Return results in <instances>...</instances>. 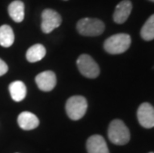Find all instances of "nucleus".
Returning a JSON list of instances; mask_svg holds the SVG:
<instances>
[{"label":"nucleus","mask_w":154,"mask_h":153,"mask_svg":"<svg viewBox=\"0 0 154 153\" xmlns=\"http://www.w3.org/2000/svg\"><path fill=\"white\" fill-rule=\"evenodd\" d=\"M131 44V38L128 34H116L107 38L103 44V48L109 54H122L128 50Z\"/></svg>","instance_id":"f257e3e1"},{"label":"nucleus","mask_w":154,"mask_h":153,"mask_svg":"<svg viewBox=\"0 0 154 153\" xmlns=\"http://www.w3.org/2000/svg\"><path fill=\"white\" fill-rule=\"evenodd\" d=\"M109 140L116 145H124L130 140V132L120 119H114L109 123L107 130Z\"/></svg>","instance_id":"f03ea898"},{"label":"nucleus","mask_w":154,"mask_h":153,"mask_svg":"<svg viewBox=\"0 0 154 153\" xmlns=\"http://www.w3.org/2000/svg\"><path fill=\"white\" fill-rule=\"evenodd\" d=\"M104 23L100 19L83 18L77 23V30L81 35L88 37L100 36L104 31Z\"/></svg>","instance_id":"7ed1b4c3"},{"label":"nucleus","mask_w":154,"mask_h":153,"mask_svg":"<svg viewBox=\"0 0 154 153\" xmlns=\"http://www.w3.org/2000/svg\"><path fill=\"white\" fill-rule=\"evenodd\" d=\"M88 102L84 96H71L66 103V112L72 120H79L86 115Z\"/></svg>","instance_id":"20e7f679"},{"label":"nucleus","mask_w":154,"mask_h":153,"mask_svg":"<svg viewBox=\"0 0 154 153\" xmlns=\"http://www.w3.org/2000/svg\"><path fill=\"white\" fill-rule=\"evenodd\" d=\"M77 66L81 74L88 79H94L100 75V67L90 55L83 54L78 58Z\"/></svg>","instance_id":"39448f33"},{"label":"nucleus","mask_w":154,"mask_h":153,"mask_svg":"<svg viewBox=\"0 0 154 153\" xmlns=\"http://www.w3.org/2000/svg\"><path fill=\"white\" fill-rule=\"evenodd\" d=\"M62 23V17L57 11L52 9H45L42 12L41 29L46 34L51 33L54 29L58 28Z\"/></svg>","instance_id":"423d86ee"},{"label":"nucleus","mask_w":154,"mask_h":153,"mask_svg":"<svg viewBox=\"0 0 154 153\" xmlns=\"http://www.w3.org/2000/svg\"><path fill=\"white\" fill-rule=\"evenodd\" d=\"M137 118L144 128L154 127V107L148 103H143L137 109Z\"/></svg>","instance_id":"0eeeda50"},{"label":"nucleus","mask_w":154,"mask_h":153,"mask_svg":"<svg viewBox=\"0 0 154 153\" xmlns=\"http://www.w3.org/2000/svg\"><path fill=\"white\" fill-rule=\"evenodd\" d=\"M35 81L38 87L43 92H50L56 87V84H57V78H56L55 73L52 71L42 72L36 76Z\"/></svg>","instance_id":"6e6552de"},{"label":"nucleus","mask_w":154,"mask_h":153,"mask_svg":"<svg viewBox=\"0 0 154 153\" xmlns=\"http://www.w3.org/2000/svg\"><path fill=\"white\" fill-rule=\"evenodd\" d=\"M132 10V3L129 0H122L116 5L113 13V21L116 24H122L128 19Z\"/></svg>","instance_id":"1a4fd4ad"},{"label":"nucleus","mask_w":154,"mask_h":153,"mask_svg":"<svg viewBox=\"0 0 154 153\" xmlns=\"http://www.w3.org/2000/svg\"><path fill=\"white\" fill-rule=\"evenodd\" d=\"M88 153H109L106 142L101 135H91L87 140Z\"/></svg>","instance_id":"9d476101"},{"label":"nucleus","mask_w":154,"mask_h":153,"mask_svg":"<svg viewBox=\"0 0 154 153\" xmlns=\"http://www.w3.org/2000/svg\"><path fill=\"white\" fill-rule=\"evenodd\" d=\"M17 121H18L19 126L24 130L35 129L39 125V123H40L37 116L30 112H21L20 115H18Z\"/></svg>","instance_id":"9b49d317"},{"label":"nucleus","mask_w":154,"mask_h":153,"mask_svg":"<svg viewBox=\"0 0 154 153\" xmlns=\"http://www.w3.org/2000/svg\"><path fill=\"white\" fill-rule=\"evenodd\" d=\"M8 13L13 21L20 23L24 20L25 15V6L24 3L20 0H15L11 2L8 6Z\"/></svg>","instance_id":"f8f14e48"},{"label":"nucleus","mask_w":154,"mask_h":153,"mask_svg":"<svg viewBox=\"0 0 154 153\" xmlns=\"http://www.w3.org/2000/svg\"><path fill=\"white\" fill-rule=\"evenodd\" d=\"M9 92H10L11 97L15 102H21L25 99L27 89L25 84L21 81H15L9 84Z\"/></svg>","instance_id":"ddd939ff"},{"label":"nucleus","mask_w":154,"mask_h":153,"mask_svg":"<svg viewBox=\"0 0 154 153\" xmlns=\"http://www.w3.org/2000/svg\"><path fill=\"white\" fill-rule=\"evenodd\" d=\"M46 55V49L43 45L36 44L31 46L28 49L26 53V59L30 63H36V62L41 61Z\"/></svg>","instance_id":"4468645a"},{"label":"nucleus","mask_w":154,"mask_h":153,"mask_svg":"<svg viewBox=\"0 0 154 153\" xmlns=\"http://www.w3.org/2000/svg\"><path fill=\"white\" fill-rule=\"evenodd\" d=\"M14 43V33L9 25H2L0 27V45L4 48L12 46Z\"/></svg>","instance_id":"2eb2a0df"},{"label":"nucleus","mask_w":154,"mask_h":153,"mask_svg":"<svg viewBox=\"0 0 154 153\" xmlns=\"http://www.w3.org/2000/svg\"><path fill=\"white\" fill-rule=\"evenodd\" d=\"M140 35L145 41H151L154 39V14L150 16L144 23L140 31Z\"/></svg>","instance_id":"dca6fc26"},{"label":"nucleus","mask_w":154,"mask_h":153,"mask_svg":"<svg viewBox=\"0 0 154 153\" xmlns=\"http://www.w3.org/2000/svg\"><path fill=\"white\" fill-rule=\"evenodd\" d=\"M8 72V66L4 61L0 59V76H3Z\"/></svg>","instance_id":"f3484780"},{"label":"nucleus","mask_w":154,"mask_h":153,"mask_svg":"<svg viewBox=\"0 0 154 153\" xmlns=\"http://www.w3.org/2000/svg\"><path fill=\"white\" fill-rule=\"evenodd\" d=\"M149 1H151V2H154V0H149Z\"/></svg>","instance_id":"a211bd4d"},{"label":"nucleus","mask_w":154,"mask_h":153,"mask_svg":"<svg viewBox=\"0 0 154 153\" xmlns=\"http://www.w3.org/2000/svg\"><path fill=\"white\" fill-rule=\"evenodd\" d=\"M149 153H154V152H149Z\"/></svg>","instance_id":"6ab92c4d"},{"label":"nucleus","mask_w":154,"mask_h":153,"mask_svg":"<svg viewBox=\"0 0 154 153\" xmlns=\"http://www.w3.org/2000/svg\"><path fill=\"white\" fill-rule=\"evenodd\" d=\"M65 1H67V0H65Z\"/></svg>","instance_id":"aec40b11"}]
</instances>
